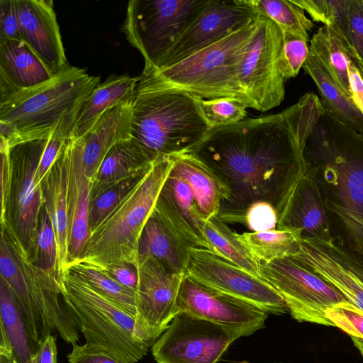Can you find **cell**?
Segmentation results:
<instances>
[{
	"mask_svg": "<svg viewBox=\"0 0 363 363\" xmlns=\"http://www.w3.org/2000/svg\"><path fill=\"white\" fill-rule=\"evenodd\" d=\"M208 0H131L121 26L129 43L155 69Z\"/></svg>",
	"mask_w": 363,
	"mask_h": 363,
	"instance_id": "9",
	"label": "cell"
},
{
	"mask_svg": "<svg viewBox=\"0 0 363 363\" xmlns=\"http://www.w3.org/2000/svg\"><path fill=\"white\" fill-rule=\"evenodd\" d=\"M156 160L133 137L117 143L91 181L90 200L123 182L145 174Z\"/></svg>",
	"mask_w": 363,
	"mask_h": 363,
	"instance_id": "24",
	"label": "cell"
},
{
	"mask_svg": "<svg viewBox=\"0 0 363 363\" xmlns=\"http://www.w3.org/2000/svg\"><path fill=\"white\" fill-rule=\"evenodd\" d=\"M277 229L296 231L301 240L333 241L325 200L307 162L278 218Z\"/></svg>",
	"mask_w": 363,
	"mask_h": 363,
	"instance_id": "18",
	"label": "cell"
},
{
	"mask_svg": "<svg viewBox=\"0 0 363 363\" xmlns=\"http://www.w3.org/2000/svg\"><path fill=\"white\" fill-rule=\"evenodd\" d=\"M278 214L272 205L258 202L246 211L241 223L245 224L253 232L277 229Z\"/></svg>",
	"mask_w": 363,
	"mask_h": 363,
	"instance_id": "45",
	"label": "cell"
},
{
	"mask_svg": "<svg viewBox=\"0 0 363 363\" xmlns=\"http://www.w3.org/2000/svg\"><path fill=\"white\" fill-rule=\"evenodd\" d=\"M65 147L40 182L43 206L51 220L56 240L57 275L60 279L69 264L67 167Z\"/></svg>",
	"mask_w": 363,
	"mask_h": 363,
	"instance_id": "25",
	"label": "cell"
},
{
	"mask_svg": "<svg viewBox=\"0 0 363 363\" xmlns=\"http://www.w3.org/2000/svg\"><path fill=\"white\" fill-rule=\"evenodd\" d=\"M65 150L69 264L79 258L89 236L88 217L91 180L86 177L84 171L83 137H79L74 133L66 145Z\"/></svg>",
	"mask_w": 363,
	"mask_h": 363,
	"instance_id": "20",
	"label": "cell"
},
{
	"mask_svg": "<svg viewBox=\"0 0 363 363\" xmlns=\"http://www.w3.org/2000/svg\"><path fill=\"white\" fill-rule=\"evenodd\" d=\"M171 172L191 188L203 220L216 216L227 191L218 178L203 162L189 153L173 156Z\"/></svg>",
	"mask_w": 363,
	"mask_h": 363,
	"instance_id": "27",
	"label": "cell"
},
{
	"mask_svg": "<svg viewBox=\"0 0 363 363\" xmlns=\"http://www.w3.org/2000/svg\"><path fill=\"white\" fill-rule=\"evenodd\" d=\"M0 273L16 299L37 350L55 330L67 343L77 344L79 322L61 280L30 261L6 225H1Z\"/></svg>",
	"mask_w": 363,
	"mask_h": 363,
	"instance_id": "2",
	"label": "cell"
},
{
	"mask_svg": "<svg viewBox=\"0 0 363 363\" xmlns=\"http://www.w3.org/2000/svg\"><path fill=\"white\" fill-rule=\"evenodd\" d=\"M122 285L136 291L138 283V269L128 263L111 264L102 269Z\"/></svg>",
	"mask_w": 363,
	"mask_h": 363,
	"instance_id": "49",
	"label": "cell"
},
{
	"mask_svg": "<svg viewBox=\"0 0 363 363\" xmlns=\"http://www.w3.org/2000/svg\"><path fill=\"white\" fill-rule=\"evenodd\" d=\"M187 276L211 289L257 306L268 313L289 312L279 292L264 279L203 247H192Z\"/></svg>",
	"mask_w": 363,
	"mask_h": 363,
	"instance_id": "13",
	"label": "cell"
},
{
	"mask_svg": "<svg viewBox=\"0 0 363 363\" xmlns=\"http://www.w3.org/2000/svg\"><path fill=\"white\" fill-rule=\"evenodd\" d=\"M60 280L86 342L103 347L128 363H138L150 344L137 335L135 320L69 268Z\"/></svg>",
	"mask_w": 363,
	"mask_h": 363,
	"instance_id": "8",
	"label": "cell"
},
{
	"mask_svg": "<svg viewBox=\"0 0 363 363\" xmlns=\"http://www.w3.org/2000/svg\"><path fill=\"white\" fill-rule=\"evenodd\" d=\"M347 69L350 79V98L363 112V77L350 52Z\"/></svg>",
	"mask_w": 363,
	"mask_h": 363,
	"instance_id": "50",
	"label": "cell"
},
{
	"mask_svg": "<svg viewBox=\"0 0 363 363\" xmlns=\"http://www.w3.org/2000/svg\"><path fill=\"white\" fill-rule=\"evenodd\" d=\"M132 101V135L154 157L186 154L212 128L195 96L159 89L138 77Z\"/></svg>",
	"mask_w": 363,
	"mask_h": 363,
	"instance_id": "4",
	"label": "cell"
},
{
	"mask_svg": "<svg viewBox=\"0 0 363 363\" xmlns=\"http://www.w3.org/2000/svg\"><path fill=\"white\" fill-rule=\"evenodd\" d=\"M67 359L69 363H128L103 347L86 342L73 345Z\"/></svg>",
	"mask_w": 363,
	"mask_h": 363,
	"instance_id": "46",
	"label": "cell"
},
{
	"mask_svg": "<svg viewBox=\"0 0 363 363\" xmlns=\"http://www.w3.org/2000/svg\"><path fill=\"white\" fill-rule=\"evenodd\" d=\"M21 40L55 74L67 64L52 1L16 0Z\"/></svg>",
	"mask_w": 363,
	"mask_h": 363,
	"instance_id": "19",
	"label": "cell"
},
{
	"mask_svg": "<svg viewBox=\"0 0 363 363\" xmlns=\"http://www.w3.org/2000/svg\"><path fill=\"white\" fill-rule=\"evenodd\" d=\"M1 154V225L5 223L6 213L11 189L12 165L10 148L6 140L0 137Z\"/></svg>",
	"mask_w": 363,
	"mask_h": 363,
	"instance_id": "47",
	"label": "cell"
},
{
	"mask_svg": "<svg viewBox=\"0 0 363 363\" xmlns=\"http://www.w3.org/2000/svg\"><path fill=\"white\" fill-rule=\"evenodd\" d=\"M173 164V157L155 160L118 207L89 235L79 260L100 269L118 263L138 267L142 231Z\"/></svg>",
	"mask_w": 363,
	"mask_h": 363,
	"instance_id": "5",
	"label": "cell"
},
{
	"mask_svg": "<svg viewBox=\"0 0 363 363\" xmlns=\"http://www.w3.org/2000/svg\"><path fill=\"white\" fill-rule=\"evenodd\" d=\"M333 240L363 260V213L325 201Z\"/></svg>",
	"mask_w": 363,
	"mask_h": 363,
	"instance_id": "36",
	"label": "cell"
},
{
	"mask_svg": "<svg viewBox=\"0 0 363 363\" xmlns=\"http://www.w3.org/2000/svg\"><path fill=\"white\" fill-rule=\"evenodd\" d=\"M191 248L154 209L140 235L138 259L155 258L173 272L186 274Z\"/></svg>",
	"mask_w": 363,
	"mask_h": 363,
	"instance_id": "26",
	"label": "cell"
},
{
	"mask_svg": "<svg viewBox=\"0 0 363 363\" xmlns=\"http://www.w3.org/2000/svg\"><path fill=\"white\" fill-rule=\"evenodd\" d=\"M138 77L111 74L100 84L82 105L76 121L75 135L84 136L104 113L112 107L133 99Z\"/></svg>",
	"mask_w": 363,
	"mask_h": 363,
	"instance_id": "28",
	"label": "cell"
},
{
	"mask_svg": "<svg viewBox=\"0 0 363 363\" xmlns=\"http://www.w3.org/2000/svg\"><path fill=\"white\" fill-rule=\"evenodd\" d=\"M0 363H16L9 340L1 328L0 329Z\"/></svg>",
	"mask_w": 363,
	"mask_h": 363,
	"instance_id": "52",
	"label": "cell"
},
{
	"mask_svg": "<svg viewBox=\"0 0 363 363\" xmlns=\"http://www.w3.org/2000/svg\"><path fill=\"white\" fill-rule=\"evenodd\" d=\"M29 258L36 267L58 277L55 236L51 220L43 206L40 213L35 244Z\"/></svg>",
	"mask_w": 363,
	"mask_h": 363,
	"instance_id": "40",
	"label": "cell"
},
{
	"mask_svg": "<svg viewBox=\"0 0 363 363\" xmlns=\"http://www.w3.org/2000/svg\"><path fill=\"white\" fill-rule=\"evenodd\" d=\"M209 250L226 259L248 273L262 278L259 263L236 238V233L218 216L205 221L203 228Z\"/></svg>",
	"mask_w": 363,
	"mask_h": 363,
	"instance_id": "32",
	"label": "cell"
},
{
	"mask_svg": "<svg viewBox=\"0 0 363 363\" xmlns=\"http://www.w3.org/2000/svg\"><path fill=\"white\" fill-rule=\"evenodd\" d=\"M282 48L278 60L279 72L284 80L295 77L309 54L308 40L289 32L282 33Z\"/></svg>",
	"mask_w": 363,
	"mask_h": 363,
	"instance_id": "42",
	"label": "cell"
},
{
	"mask_svg": "<svg viewBox=\"0 0 363 363\" xmlns=\"http://www.w3.org/2000/svg\"><path fill=\"white\" fill-rule=\"evenodd\" d=\"M100 77L68 63L47 82L0 100V137L9 148L49 138L67 111L84 103Z\"/></svg>",
	"mask_w": 363,
	"mask_h": 363,
	"instance_id": "3",
	"label": "cell"
},
{
	"mask_svg": "<svg viewBox=\"0 0 363 363\" xmlns=\"http://www.w3.org/2000/svg\"><path fill=\"white\" fill-rule=\"evenodd\" d=\"M143 175L123 182L90 200L89 235L118 207Z\"/></svg>",
	"mask_w": 363,
	"mask_h": 363,
	"instance_id": "41",
	"label": "cell"
},
{
	"mask_svg": "<svg viewBox=\"0 0 363 363\" xmlns=\"http://www.w3.org/2000/svg\"><path fill=\"white\" fill-rule=\"evenodd\" d=\"M325 109L312 92L283 111L212 128L189 154L227 191L218 216L241 223L254 203L267 202L278 218L306 165L307 140Z\"/></svg>",
	"mask_w": 363,
	"mask_h": 363,
	"instance_id": "1",
	"label": "cell"
},
{
	"mask_svg": "<svg viewBox=\"0 0 363 363\" xmlns=\"http://www.w3.org/2000/svg\"><path fill=\"white\" fill-rule=\"evenodd\" d=\"M137 269L136 333L152 346L178 313L177 298L186 274L152 257L139 258Z\"/></svg>",
	"mask_w": 363,
	"mask_h": 363,
	"instance_id": "15",
	"label": "cell"
},
{
	"mask_svg": "<svg viewBox=\"0 0 363 363\" xmlns=\"http://www.w3.org/2000/svg\"><path fill=\"white\" fill-rule=\"evenodd\" d=\"M243 336L242 330L179 312L152 345V353L157 363H217Z\"/></svg>",
	"mask_w": 363,
	"mask_h": 363,
	"instance_id": "12",
	"label": "cell"
},
{
	"mask_svg": "<svg viewBox=\"0 0 363 363\" xmlns=\"http://www.w3.org/2000/svg\"><path fill=\"white\" fill-rule=\"evenodd\" d=\"M308 13L313 21L331 28L343 39L347 24L350 0H291Z\"/></svg>",
	"mask_w": 363,
	"mask_h": 363,
	"instance_id": "38",
	"label": "cell"
},
{
	"mask_svg": "<svg viewBox=\"0 0 363 363\" xmlns=\"http://www.w3.org/2000/svg\"><path fill=\"white\" fill-rule=\"evenodd\" d=\"M352 340L353 341L354 346L358 349V350L359 351V352L361 353V354L363 357V341L359 340H358L355 337H352Z\"/></svg>",
	"mask_w": 363,
	"mask_h": 363,
	"instance_id": "53",
	"label": "cell"
},
{
	"mask_svg": "<svg viewBox=\"0 0 363 363\" xmlns=\"http://www.w3.org/2000/svg\"><path fill=\"white\" fill-rule=\"evenodd\" d=\"M309 50L332 79L350 98L349 52L342 39L331 28L323 26L313 34Z\"/></svg>",
	"mask_w": 363,
	"mask_h": 363,
	"instance_id": "31",
	"label": "cell"
},
{
	"mask_svg": "<svg viewBox=\"0 0 363 363\" xmlns=\"http://www.w3.org/2000/svg\"><path fill=\"white\" fill-rule=\"evenodd\" d=\"M0 328L9 340L16 363H33L37 350L16 299L2 279H0Z\"/></svg>",
	"mask_w": 363,
	"mask_h": 363,
	"instance_id": "30",
	"label": "cell"
},
{
	"mask_svg": "<svg viewBox=\"0 0 363 363\" xmlns=\"http://www.w3.org/2000/svg\"><path fill=\"white\" fill-rule=\"evenodd\" d=\"M83 104L65 112L55 124L47 140L35 172V181L38 185L40 184L74 134L77 116Z\"/></svg>",
	"mask_w": 363,
	"mask_h": 363,
	"instance_id": "37",
	"label": "cell"
},
{
	"mask_svg": "<svg viewBox=\"0 0 363 363\" xmlns=\"http://www.w3.org/2000/svg\"><path fill=\"white\" fill-rule=\"evenodd\" d=\"M52 76L22 40H0V100L18 89L40 85Z\"/></svg>",
	"mask_w": 363,
	"mask_h": 363,
	"instance_id": "23",
	"label": "cell"
},
{
	"mask_svg": "<svg viewBox=\"0 0 363 363\" xmlns=\"http://www.w3.org/2000/svg\"><path fill=\"white\" fill-rule=\"evenodd\" d=\"M250 5L273 21L281 32H289L309 41L314 27L305 11L291 0H248Z\"/></svg>",
	"mask_w": 363,
	"mask_h": 363,
	"instance_id": "35",
	"label": "cell"
},
{
	"mask_svg": "<svg viewBox=\"0 0 363 363\" xmlns=\"http://www.w3.org/2000/svg\"><path fill=\"white\" fill-rule=\"evenodd\" d=\"M325 316L333 326L363 341V311L354 304L349 301L337 303L325 311Z\"/></svg>",
	"mask_w": 363,
	"mask_h": 363,
	"instance_id": "44",
	"label": "cell"
},
{
	"mask_svg": "<svg viewBox=\"0 0 363 363\" xmlns=\"http://www.w3.org/2000/svg\"><path fill=\"white\" fill-rule=\"evenodd\" d=\"M21 40L16 0L0 1V40Z\"/></svg>",
	"mask_w": 363,
	"mask_h": 363,
	"instance_id": "48",
	"label": "cell"
},
{
	"mask_svg": "<svg viewBox=\"0 0 363 363\" xmlns=\"http://www.w3.org/2000/svg\"><path fill=\"white\" fill-rule=\"evenodd\" d=\"M132 100L107 111L84 135L83 160L86 177L91 181L109 150L132 135Z\"/></svg>",
	"mask_w": 363,
	"mask_h": 363,
	"instance_id": "22",
	"label": "cell"
},
{
	"mask_svg": "<svg viewBox=\"0 0 363 363\" xmlns=\"http://www.w3.org/2000/svg\"><path fill=\"white\" fill-rule=\"evenodd\" d=\"M57 356L56 338L49 335L40 342L33 363H57Z\"/></svg>",
	"mask_w": 363,
	"mask_h": 363,
	"instance_id": "51",
	"label": "cell"
},
{
	"mask_svg": "<svg viewBox=\"0 0 363 363\" xmlns=\"http://www.w3.org/2000/svg\"><path fill=\"white\" fill-rule=\"evenodd\" d=\"M303 155L325 201L363 213V135L325 110Z\"/></svg>",
	"mask_w": 363,
	"mask_h": 363,
	"instance_id": "6",
	"label": "cell"
},
{
	"mask_svg": "<svg viewBox=\"0 0 363 363\" xmlns=\"http://www.w3.org/2000/svg\"><path fill=\"white\" fill-rule=\"evenodd\" d=\"M258 16L247 25L180 62L159 70L144 68L139 77L159 89L180 91L203 99L235 97L245 103L237 80V65L257 27Z\"/></svg>",
	"mask_w": 363,
	"mask_h": 363,
	"instance_id": "7",
	"label": "cell"
},
{
	"mask_svg": "<svg viewBox=\"0 0 363 363\" xmlns=\"http://www.w3.org/2000/svg\"><path fill=\"white\" fill-rule=\"evenodd\" d=\"M363 77V3L350 0L348 24L342 39Z\"/></svg>",
	"mask_w": 363,
	"mask_h": 363,
	"instance_id": "43",
	"label": "cell"
},
{
	"mask_svg": "<svg viewBox=\"0 0 363 363\" xmlns=\"http://www.w3.org/2000/svg\"><path fill=\"white\" fill-rule=\"evenodd\" d=\"M258 13L237 65V80L247 107L265 112L279 106L285 96V80L278 69L283 36L273 21Z\"/></svg>",
	"mask_w": 363,
	"mask_h": 363,
	"instance_id": "10",
	"label": "cell"
},
{
	"mask_svg": "<svg viewBox=\"0 0 363 363\" xmlns=\"http://www.w3.org/2000/svg\"><path fill=\"white\" fill-rule=\"evenodd\" d=\"M67 268L85 280L118 307L135 318V291L122 285L105 270L90 263L77 259L70 262Z\"/></svg>",
	"mask_w": 363,
	"mask_h": 363,
	"instance_id": "34",
	"label": "cell"
},
{
	"mask_svg": "<svg viewBox=\"0 0 363 363\" xmlns=\"http://www.w3.org/2000/svg\"><path fill=\"white\" fill-rule=\"evenodd\" d=\"M260 274L284 299L293 318L333 326L325 311L348 301L332 284L291 255L260 263Z\"/></svg>",
	"mask_w": 363,
	"mask_h": 363,
	"instance_id": "11",
	"label": "cell"
},
{
	"mask_svg": "<svg viewBox=\"0 0 363 363\" xmlns=\"http://www.w3.org/2000/svg\"><path fill=\"white\" fill-rule=\"evenodd\" d=\"M195 98L202 115L212 128L238 123L247 116V106L240 99L229 96L213 99Z\"/></svg>",
	"mask_w": 363,
	"mask_h": 363,
	"instance_id": "39",
	"label": "cell"
},
{
	"mask_svg": "<svg viewBox=\"0 0 363 363\" xmlns=\"http://www.w3.org/2000/svg\"><path fill=\"white\" fill-rule=\"evenodd\" d=\"M177 310L221 325L243 330L249 336L264 328L268 313L245 301L221 294L184 276Z\"/></svg>",
	"mask_w": 363,
	"mask_h": 363,
	"instance_id": "17",
	"label": "cell"
},
{
	"mask_svg": "<svg viewBox=\"0 0 363 363\" xmlns=\"http://www.w3.org/2000/svg\"><path fill=\"white\" fill-rule=\"evenodd\" d=\"M155 210L191 247L209 250L203 220L194 194L171 172L158 196Z\"/></svg>",
	"mask_w": 363,
	"mask_h": 363,
	"instance_id": "21",
	"label": "cell"
},
{
	"mask_svg": "<svg viewBox=\"0 0 363 363\" xmlns=\"http://www.w3.org/2000/svg\"><path fill=\"white\" fill-rule=\"evenodd\" d=\"M303 68L315 82L324 109L347 128L363 135V112L311 52Z\"/></svg>",
	"mask_w": 363,
	"mask_h": 363,
	"instance_id": "29",
	"label": "cell"
},
{
	"mask_svg": "<svg viewBox=\"0 0 363 363\" xmlns=\"http://www.w3.org/2000/svg\"><path fill=\"white\" fill-rule=\"evenodd\" d=\"M362 3H363V0H362Z\"/></svg>",
	"mask_w": 363,
	"mask_h": 363,
	"instance_id": "54",
	"label": "cell"
},
{
	"mask_svg": "<svg viewBox=\"0 0 363 363\" xmlns=\"http://www.w3.org/2000/svg\"><path fill=\"white\" fill-rule=\"evenodd\" d=\"M258 16L248 0H208L155 69L173 65L247 25Z\"/></svg>",
	"mask_w": 363,
	"mask_h": 363,
	"instance_id": "16",
	"label": "cell"
},
{
	"mask_svg": "<svg viewBox=\"0 0 363 363\" xmlns=\"http://www.w3.org/2000/svg\"><path fill=\"white\" fill-rule=\"evenodd\" d=\"M48 139L28 141L10 148L12 183L4 224L28 257L35 244L43 206L41 184H36L35 174Z\"/></svg>",
	"mask_w": 363,
	"mask_h": 363,
	"instance_id": "14",
	"label": "cell"
},
{
	"mask_svg": "<svg viewBox=\"0 0 363 363\" xmlns=\"http://www.w3.org/2000/svg\"><path fill=\"white\" fill-rule=\"evenodd\" d=\"M236 238L259 263L294 254L301 240L300 234L296 231L279 229L236 233Z\"/></svg>",
	"mask_w": 363,
	"mask_h": 363,
	"instance_id": "33",
	"label": "cell"
}]
</instances>
